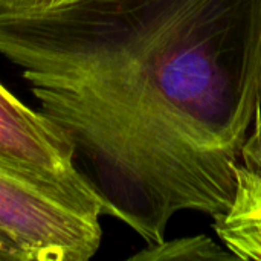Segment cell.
I'll return each mask as SVG.
<instances>
[{"label":"cell","instance_id":"1","mask_svg":"<svg viewBox=\"0 0 261 261\" xmlns=\"http://www.w3.org/2000/svg\"><path fill=\"white\" fill-rule=\"evenodd\" d=\"M0 54L72 142L104 214L148 245L180 211H231L261 116V0L0 11Z\"/></svg>","mask_w":261,"mask_h":261},{"label":"cell","instance_id":"2","mask_svg":"<svg viewBox=\"0 0 261 261\" xmlns=\"http://www.w3.org/2000/svg\"><path fill=\"white\" fill-rule=\"evenodd\" d=\"M104 203L73 187L0 159V231L29 261H87L99 249Z\"/></svg>","mask_w":261,"mask_h":261},{"label":"cell","instance_id":"3","mask_svg":"<svg viewBox=\"0 0 261 261\" xmlns=\"http://www.w3.org/2000/svg\"><path fill=\"white\" fill-rule=\"evenodd\" d=\"M0 159L46 179L92 187L75 164L66 133L41 112L20 102L0 84Z\"/></svg>","mask_w":261,"mask_h":261},{"label":"cell","instance_id":"4","mask_svg":"<svg viewBox=\"0 0 261 261\" xmlns=\"http://www.w3.org/2000/svg\"><path fill=\"white\" fill-rule=\"evenodd\" d=\"M214 229L237 258L261 260V202L232 206L214 220Z\"/></svg>","mask_w":261,"mask_h":261},{"label":"cell","instance_id":"5","mask_svg":"<svg viewBox=\"0 0 261 261\" xmlns=\"http://www.w3.org/2000/svg\"><path fill=\"white\" fill-rule=\"evenodd\" d=\"M231 251H223L206 236L185 237L177 240H162L161 243L148 245L147 249L133 255L130 260L141 261H200V260H236Z\"/></svg>","mask_w":261,"mask_h":261},{"label":"cell","instance_id":"6","mask_svg":"<svg viewBox=\"0 0 261 261\" xmlns=\"http://www.w3.org/2000/svg\"><path fill=\"white\" fill-rule=\"evenodd\" d=\"M236 174L237 193L232 206L261 202V116L242 145Z\"/></svg>","mask_w":261,"mask_h":261},{"label":"cell","instance_id":"7","mask_svg":"<svg viewBox=\"0 0 261 261\" xmlns=\"http://www.w3.org/2000/svg\"><path fill=\"white\" fill-rule=\"evenodd\" d=\"M66 0H0V11L18 12V11H32L52 8Z\"/></svg>","mask_w":261,"mask_h":261},{"label":"cell","instance_id":"8","mask_svg":"<svg viewBox=\"0 0 261 261\" xmlns=\"http://www.w3.org/2000/svg\"><path fill=\"white\" fill-rule=\"evenodd\" d=\"M0 261H29L20 246L0 231Z\"/></svg>","mask_w":261,"mask_h":261}]
</instances>
